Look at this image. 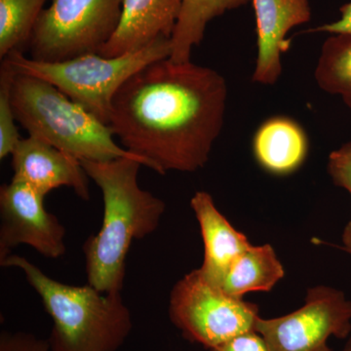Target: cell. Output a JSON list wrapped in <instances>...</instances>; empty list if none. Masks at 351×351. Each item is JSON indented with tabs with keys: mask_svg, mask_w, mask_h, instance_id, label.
<instances>
[{
	"mask_svg": "<svg viewBox=\"0 0 351 351\" xmlns=\"http://www.w3.org/2000/svg\"><path fill=\"white\" fill-rule=\"evenodd\" d=\"M169 316L184 338L204 348H216L244 332L255 331L257 304L226 294L193 270L171 292Z\"/></svg>",
	"mask_w": 351,
	"mask_h": 351,
	"instance_id": "7",
	"label": "cell"
},
{
	"mask_svg": "<svg viewBox=\"0 0 351 351\" xmlns=\"http://www.w3.org/2000/svg\"><path fill=\"white\" fill-rule=\"evenodd\" d=\"M171 51V39H159L144 49L119 57L88 54L58 63H44L25 57L22 51H15L3 60L16 73L54 85L108 125L113 98L122 85L147 64L170 58Z\"/></svg>",
	"mask_w": 351,
	"mask_h": 351,
	"instance_id": "5",
	"label": "cell"
},
{
	"mask_svg": "<svg viewBox=\"0 0 351 351\" xmlns=\"http://www.w3.org/2000/svg\"><path fill=\"white\" fill-rule=\"evenodd\" d=\"M256 17L258 56L252 80L276 84L282 75L281 57L291 47V29L311 19L309 0H252Z\"/></svg>",
	"mask_w": 351,
	"mask_h": 351,
	"instance_id": "10",
	"label": "cell"
},
{
	"mask_svg": "<svg viewBox=\"0 0 351 351\" xmlns=\"http://www.w3.org/2000/svg\"><path fill=\"white\" fill-rule=\"evenodd\" d=\"M341 18L336 22L320 25L313 29L316 32L331 34H350L351 36V1L339 8Z\"/></svg>",
	"mask_w": 351,
	"mask_h": 351,
	"instance_id": "23",
	"label": "cell"
},
{
	"mask_svg": "<svg viewBox=\"0 0 351 351\" xmlns=\"http://www.w3.org/2000/svg\"><path fill=\"white\" fill-rule=\"evenodd\" d=\"M341 351H351V337L348 339V343H346L345 348Z\"/></svg>",
	"mask_w": 351,
	"mask_h": 351,
	"instance_id": "25",
	"label": "cell"
},
{
	"mask_svg": "<svg viewBox=\"0 0 351 351\" xmlns=\"http://www.w3.org/2000/svg\"><path fill=\"white\" fill-rule=\"evenodd\" d=\"M284 274L271 245H252L232 263L219 288L230 297L242 299L247 293L269 292Z\"/></svg>",
	"mask_w": 351,
	"mask_h": 351,
	"instance_id": "15",
	"label": "cell"
},
{
	"mask_svg": "<svg viewBox=\"0 0 351 351\" xmlns=\"http://www.w3.org/2000/svg\"><path fill=\"white\" fill-rule=\"evenodd\" d=\"M343 240L346 250L351 253V221L346 226L345 230H343Z\"/></svg>",
	"mask_w": 351,
	"mask_h": 351,
	"instance_id": "24",
	"label": "cell"
},
{
	"mask_svg": "<svg viewBox=\"0 0 351 351\" xmlns=\"http://www.w3.org/2000/svg\"><path fill=\"white\" fill-rule=\"evenodd\" d=\"M45 196L13 179L0 189V260L19 245H27L44 257L66 254V228L44 206Z\"/></svg>",
	"mask_w": 351,
	"mask_h": 351,
	"instance_id": "9",
	"label": "cell"
},
{
	"mask_svg": "<svg viewBox=\"0 0 351 351\" xmlns=\"http://www.w3.org/2000/svg\"><path fill=\"white\" fill-rule=\"evenodd\" d=\"M250 2L252 0H182L181 14L171 38L170 59L178 63L191 61V53L202 43L209 23Z\"/></svg>",
	"mask_w": 351,
	"mask_h": 351,
	"instance_id": "16",
	"label": "cell"
},
{
	"mask_svg": "<svg viewBox=\"0 0 351 351\" xmlns=\"http://www.w3.org/2000/svg\"><path fill=\"white\" fill-rule=\"evenodd\" d=\"M4 267L22 270L53 321L48 339L52 351H117L133 328L121 292L101 293L91 285L71 286L46 276L29 260L10 255Z\"/></svg>",
	"mask_w": 351,
	"mask_h": 351,
	"instance_id": "3",
	"label": "cell"
},
{
	"mask_svg": "<svg viewBox=\"0 0 351 351\" xmlns=\"http://www.w3.org/2000/svg\"><path fill=\"white\" fill-rule=\"evenodd\" d=\"M15 71L6 61H1L0 66V159L11 156L21 136L16 126L15 113L11 101V90Z\"/></svg>",
	"mask_w": 351,
	"mask_h": 351,
	"instance_id": "19",
	"label": "cell"
},
{
	"mask_svg": "<svg viewBox=\"0 0 351 351\" xmlns=\"http://www.w3.org/2000/svg\"><path fill=\"white\" fill-rule=\"evenodd\" d=\"M210 351H269L265 339L258 332L251 331L228 339Z\"/></svg>",
	"mask_w": 351,
	"mask_h": 351,
	"instance_id": "22",
	"label": "cell"
},
{
	"mask_svg": "<svg viewBox=\"0 0 351 351\" xmlns=\"http://www.w3.org/2000/svg\"><path fill=\"white\" fill-rule=\"evenodd\" d=\"M11 156L13 179L41 195L66 186L82 199H90V178L76 157L32 136L21 138Z\"/></svg>",
	"mask_w": 351,
	"mask_h": 351,
	"instance_id": "11",
	"label": "cell"
},
{
	"mask_svg": "<svg viewBox=\"0 0 351 351\" xmlns=\"http://www.w3.org/2000/svg\"><path fill=\"white\" fill-rule=\"evenodd\" d=\"M255 331L269 351H332L328 346L329 338L350 336L351 302L337 289L311 288L304 306L271 319L258 316Z\"/></svg>",
	"mask_w": 351,
	"mask_h": 351,
	"instance_id": "8",
	"label": "cell"
},
{
	"mask_svg": "<svg viewBox=\"0 0 351 351\" xmlns=\"http://www.w3.org/2000/svg\"><path fill=\"white\" fill-rule=\"evenodd\" d=\"M47 0H0V59L27 45Z\"/></svg>",
	"mask_w": 351,
	"mask_h": 351,
	"instance_id": "18",
	"label": "cell"
},
{
	"mask_svg": "<svg viewBox=\"0 0 351 351\" xmlns=\"http://www.w3.org/2000/svg\"><path fill=\"white\" fill-rule=\"evenodd\" d=\"M11 101L16 120L29 136L80 161L128 157L145 166L140 157L115 142L110 126L45 80L16 73Z\"/></svg>",
	"mask_w": 351,
	"mask_h": 351,
	"instance_id": "4",
	"label": "cell"
},
{
	"mask_svg": "<svg viewBox=\"0 0 351 351\" xmlns=\"http://www.w3.org/2000/svg\"><path fill=\"white\" fill-rule=\"evenodd\" d=\"M191 206L204 243V261L199 270L203 277L221 287L232 263L250 248L252 244L243 233L235 230L215 205L206 191H197L191 198Z\"/></svg>",
	"mask_w": 351,
	"mask_h": 351,
	"instance_id": "13",
	"label": "cell"
},
{
	"mask_svg": "<svg viewBox=\"0 0 351 351\" xmlns=\"http://www.w3.org/2000/svg\"><path fill=\"white\" fill-rule=\"evenodd\" d=\"M314 80L322 91L339 97L351 110L350 34H332L323 43Z\"/></svg>",
	"mask_w": 351,
	"mask_h": 351,
	"instance_id": "17",
	"label": "cell"
},
{
	"mask_svg": "<svg viewBox=\"0 0 351 351\" xmlns=\"http://www.w3.org/2000/svg\"><path fill=\"white\" fill-rule=\"evenodd\" d=\"M88 177L101 189L103 223L83 246L88 284L101 293L121 292L132 242L156 232L165 202L138 184L141 161L121 157L82 160Z\"/></svg>",
	"mask_w": 351,
	"mask_h": 351,
	"instance_id": "2",
	"label": "cell"
},
{
	"mask_svg": "<svg viewBox=\"0 0 351 351\" xmlns=\"http://www.w3.org/2000/svg\"><path fill=\"white\" fill-rule=\"evenodd\" d=\"M0 351H52L48 339L25 332H2Z\"/></svg>",
	"mask_w": 351,
	"mask_h": 351,
	"instance_id": "21",
	"label": "cell"
},
{
	"mask_svg": "<svg viewBox=\"0 0 351 351\" xmlns=\"http://www.w3.org/2000/svg\"><path fill=\"white\" fill-rule=\"evenodd\" d=\"M122 4L123 0H52L27 43L32 59L58 63L99 54L119 27Z\"/></svg>",
	"mask_w": 351,
	"mask_h": 351,
	"instance_id": "6",
	"label": "cell"
},
{
	"mask_svg": "<svg viewBox=\"0 0 351 351\" xmlns=\"http://www.w3.org/2000/svg\"><path fill=\"white\" fill-rule=\"evenodd\" d=\"M327 169L334 184L351 195V141L330 154Z\"/></svg>",
	"mask_w": 351,
	"mask_h": 351,
	"instance_id": "20",
	"label": "cell"
},
{
	"mask_svg": "<svg viewBox=\"0 0 351 351\" xmlns=\"http://www.w3.org/2000/svg\"><path fill=\"white\" fill-rule=\"evenodd\" d=\"M228 84L215 69L170 58L141 69L113 98L108 126L158 174L193 173L209 161L225 125Z\"/></svg>",
	"mask_w": 351,
	"mask_h": 351,
	"instance_id": "1",
	"label": "cell"
},
{
	"mask_svg": "<svg viewBox=\"0 0 351 351\" xmlns=\"http://www.w3.org/2000/svg\"><path fill=\"white\" fill-rule=\"evenodd\" d=\"M182 0H123L119 27L99 54L119 57L172 38Z\"/></svg>",
	"mask_w": 351,
	"mask_h": 351,
	"instance_id": "12",
	"label": "cell"
},
{
	"mask_svg": "<svg viewBox=\"0 0 351 351\" xmlns=\"http://www.w3.org/2000/svg\"><path fill=\"white\" fill-rule=\"evenodd\" d=\"M252 147L254 157L263 170L272 175L286 176L299 170L306 161L309 140L297 120L276 115L258 127Z\"/></svg>",
	"mask_w": 351,
	"mask_h": 351,
	"instance_id": "14",
	"label": "cell"
}]
</instances>
